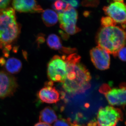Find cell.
<instances>
[{
	"mask_svg": "<svg viewBox=\"0 0 126 126\" xmlns=\"http://www.w3.org/2000/svg\"><path fill=\"white\" fill-rule=\"evenodd\" d=\"M67 73L63 87L67 92L71 94L84 93L90 87L92 79L90 72L85 65L80 63L81 57L77 53L66 57Z\"/></svg>",
	"mask_w": 126,
	"mask_h": 126,
	"instance_id": "cell-1",
	"label": "cell"
},
{
	"mask_svg": "<svg viewBox=\"0 0 126 126\" xmlns=\"http://www.w3.org/2000/svg\"><path fill=\"white\" fill-rule=\"evenodd\" d=\"M96 41L98 46L116 57L118 51L126 44V26L122 25L103 27L97 34Z\"/></svg>",
	"mask_w": 126,
	"mask_h": 126,
	"instance_id": "cell-2",
	"label": "cell"
},
{
	"mask_svg": "<svg viewBox=\"0 0 126 126\" xmlns=\"http://www.w3.org/2000/svg\"><path fill=\"white\" fill-rule=\"evenodd\" d=\"M19 32L14 9L0 10V48L8 49L9 45L16 39Z\"/></svg>",
	"mask_w": 126,
	"mask_h": 126,
	"instance_id": "cell-3",
	"label": "cell"
},
{
	"mask_svg": "<svg viewBox=\"0 0 126 126\" xmlns=\"http://www.w3.org/2000/svg\"><path fill=\"white\" fill-rule=\"evenodd\" d=\"M99 91L104 95L111 106H126V82L122 83L117 87H111L108 84H103Z\"/></svg>",
	"mask_w": 126,
	"mask_h": 126,
	"instance_id": "cell-4",
	"label": "cell"
},
{
	"mask_svg": "<svg viewBox=\"0 0 126 126\" xmlns=\"http://www.w3.org/2000/svg\"><path fill=\"white\" fill-rule=\"evenodd\" d=\"M65 57L55 55L49 62L47 75L50 81L63 83L65 80L67 73V65Z\"/></svg>",
	"mask_w": 126,
	"mask_h": 126,
	"instance_id": "cell-5",
	"label": "cell"
},
{
	"mask_svg": "<svg viewBox=\"0 0 126 126\" xmlns=\"http://www.w3.org/2000/svg\"><path fill=\"white\" fill-rule=\"evenodd\" d=\"M123 119V114L121 109L107 106L99 109L96 122L98 126H116Z\"/></svg>",
	"mask_w": 126,
	"mask_h": 126,
	"instance_id": "cell-6",
	"label": "cell"
},
{
	"mask_svg": "<svg viewBox=\"0 0 126 126\" xmlns=\"http://www.w3.org/2000/svg\"><path fill=\"white\" fill-rule=\"evenodd\" d=\"M67 4L65 9L59 13L58 19L60 28L67 34L73 35L81 31L76 25L78 13L77 10L69 4Z\"/></svg>",
	"mask_w": 126,
	"mask_h": 126,
	"instance_id": "cell-7",
	"label": "cell"
},
{
	"mask_svg": "<svg viewBox=\"0 0 126 126\" xmlns=\"http://www.w3.org/2000/svg\"><path fill=\"white\" fill-rule=\"evenodd\" d=\"M104 13L115 22L121 25L126 24V3L123 0H114L104 7Z\"/></svg>",
	"mask_w": 126,
	"mask_h": 126,
	"instance_id": "cell-8",
	"label": "cell"
},
{
	"mask_svg": "<svg viewBox=\"0 0 126 126\" xmlns=\"http://www.w3.org/2000/svg\"><path fill=\"white\" fill-rule=\"evenodd\" d=\"M91 60L95 67L99 70H106L110 67L109 53L99 46L93 48L90 51Z\"/></svg>",
	"mask_w": 126,
	"mask_h": 126,
	"instance_id": "cell-9",
	"label": "cell"
},
{
	"mask_svg": "<svg viewBox=\"0 0 126 126\" xmlns=\"http://www.w3.org/2000/svg\"><path fill=\"white\" fill-rule=\"evenodd\" d=\"M17 86V82L14 77L7 73L0 71V98L12 95Z\"/></svg>",
	"mask_w": 126,
	"mask_h": 126,
	"instance_id": "cell-10",
	"label": "cell"
},
{
	"mask_svg": "<svg viewBox=\"0 0 126 126\" xmlns=\"http://www.w3.org/2000/svg\"><path fill=\"white\" fill-rule=\"evenodd\" d=\"M39 98L43 102L48 104L56 103L60 99V94L53 86V82L47 83L44 87L41 89L38 93Z\"/></svg>",
	"mask_w": 126,
	"mask_h": 126,
	"instance_id": "cell-11",
	"label": "cell"
},
{
	"mask_svg": "<svg viewBox=\"0 0 126 126\" xmlns=\"http://www.w3.org/2000/svg\"><path fill=\"white\" fill-rule=\"evenodd\" d=\"M12 5L14 9L21 12L41 13L43 10L35 0H16L13 1Z\"/></svg>",
	"mask_w": 126,
	"mask_h": 126,
	"instance_id": "cell-12",
	"label": "cell"
},
{
	"mask_svg": "<svg viewBox=\"0 0 126 126\" xmlns=\"http://www.w3.org/2000/svg\"><path fill=\"white\" fill-rule=\"evenodd\" d=\"M47 45L51 48L59 50L60 52L63 53L72 54L76 50L75 48L63 47L61 39L58 35L55 34H51L49 35L47 39Z\"/></svg>",
	"mask_w": 126,
	"mask_h": 126,
	"instance_id": "cell-13",
	"label": "cell"
},
{
	"mask_svg": "<svg viewBox=\"0 0 126 126\" xmlns=\"http://www.w3.org/2000/svg\"><path fill=\"white\" fill-rule=\"evenodd\" d=\"M57 119L58 117L55 112L50 107L45 108L40 113V122L49 124L55 122Z\"/></svg>",
	"mask_w": 126,
	"mask_h": 126,
	"instance_id": "cell-14",
	"label": "cell"
},
{
	"mask_svg": "<svg viewBox=\"0 0 126 126\" xmlns=\"http://www.w3.org/2000/svg\"><path fill=\"white\" fill-rule=\"evenodd\" d=\"M42 19L46 25L50 27L54 25L58 22V16L53 10L47 9L43 12Z\"/></svg>",
	"mask_w": 126,
	"mask_h": 126,
	"instance_id": "cell-15",
	"label": "cell"
},
{
	"mask_svg": "<svg viewBox=\"0 0 126 126\" xmlns=\"http://www.w3.org/2000/svg\"><path fill=\"white\" fill-rule=\"evenodd\" d=\"M22 67V63L18 59L11 58L6 63L5 68L9 73L16 74L19 72Z\"/></svg>",
	"mask_w": 126,
	"mask_h": 126,
	"instance_id": "cell-16",
	"label": "cell"
},
{
	"mask_svg": "<svg viewBox=\"0 0 126 126\" xmlns=\"http://www.w3.org/2000/svg\"><path fill=\"white\" fill-rule=\"evenodd\" d=\"M101 24L103 27H106L116 26L117 23L112 18L107 16L101 18Z\"/></svg>",
	"mask_w": 126,
	"mask_h": 126,
	"instance_id": "cell-17",
	"label": "cell"
},
{
	"mask_svg": "<svg viewBox=\"0 0 126 126\" xmlns=\"http://www.w3.org/2000/svg\"><path fill=\"white\" fill-rule=\"evenodd\" d=\"M75 124L72 123L69 118H60L55 122L53 126H74Z\"/></svg>",
	"mask_w": 126,
	"mask_h": 126,
	"instance_id": "cell-18",
	"label": "cell"
},
{
	"mask_svg": "<svg viewBox=\"0 0 126 126\" xmlns=\"http://www.w3.org/2000/svg\"><path fill=\"white\" fill-rule=\"evenodd\" d=\"M67 3L61 0L56 1L54 3V7L58 11H60V12L63 11L67 7Z\"/></svg>",
	"mask_w": 126,
	"mask_h": 126,
	"instance_id": "cell-19",
	"label": "cell"
},
{
	"mask_svg": "<svg viewBox=\"0 0 126 126\" xmlns=\"http://www.w3.org/2000/svg\"><path fill=\"white\" fill-rule=\"evenodd\" d=\"M121 61L126 62V47L121 48L118 52L117 56Z\"/></svg>",
	"mask_w": 126,
	"mask_h": 126,
	"instance_id": "cell-20",
	"label": "cell"
},
{
	"mask_svg": "<svg viewBox=\"0 0 126 126\" xmlns=\"http://www.w3.org/2000/svg\"><path fill=\"white\" fill-rule=\"evenodd\" d=\"M98 1H84L82 2V5L85 6L95 7L99 4Z\"/></svg>",
	"mask_w": 126,
	"mask_h": 126,
	"instance_id": "cell-21",
	"label": "cell"
},
{
	"mask_svg": "<svg viewBox=\"0 0 126 126\" xmlns=\"http://www.w3.org/2000/svg\"><path fill=\"white\" fill-rule=\"evenodd\" d=\"M10 2V0H0V10L6 9Z\"/></svg>",
	"mask_w": 126,
	"mask_h": 126,
	"instance_id": "cell-22",
	"label": "cell"
},
{
	"mask_svg": "<svg viewBox=\"0 0 126 126\" xmlns=\"http://www.w3.org/2000/svg\"><path fill=\"white\" fill-rule=\"evenodd\" d=\"M64 2L69 4L72 7H77L78 6L79 2L77 0H63Z\"/></svg>",
	"mask_w": 126,
	"mask_h": 126,
	"instance_id": "cell-23",
	"label": "cell"
},
{
	"mask_svg": "<svg viewBox=\"0 0 126 126\" xmlns=\"http://www.w3.org/2000/svg\"><path fill=\"white\" fill-rule=\"evenodd\" d=\"M86 126H98L96 122V121L95 120V121H93L90 122Z\"/></svg>",
	"mask_w": 126,
	"mask_h": 126,
	"instance_id": "cell-24",
	"label": "cell"
},
{
	"mask_svg": "<svg viewBox=\"0 0 126 126\" xmlns=\"http://www.w3.org/2000/svg\"><path fill=\"white\" fill-rule=\"evenodd\" d=\"M34 126H51L49 124L39 122L35 124Z\"/></svg>",
	"mask_w": 126,
	"mask_h": 126,
	"instance_id": "cell-25",
	"label": "cell"
},
{
	"mask_svg": "<svg viewBox=\"0 0 126 126\" xmlns=\"http://www.w3.org/2000/svg\"><path fill=\"white\" fill-rule=\"evenodd\" d=\"M74 126H80L79 125H78L77 123H76V122L75 123V124Z\"/></svg>",
	"mask_w": 126,
	"mask_h": 126,
	"instance_id": "cell-26",
	"label": "cell"
},
{
	"mask_svg": "<svg viewBox=\"0 0 126 126\" xmlns=\"http://www.w3.org/2000/svg\"><path fill=\"white\" fill-rule=\"evenodd\" d=\"M125 124H126V122H125Z\"/></svg>",
	"mask_w": 126,
	"mask_h": 126,
	"instance_id": "cell-27",
	"label": "cell"
}]
</instances>
